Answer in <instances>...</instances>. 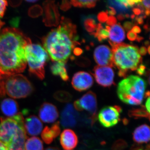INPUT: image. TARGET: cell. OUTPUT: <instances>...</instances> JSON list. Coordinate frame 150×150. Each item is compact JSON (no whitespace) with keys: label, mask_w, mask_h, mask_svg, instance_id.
<instances>
[{"label":"cell","mask_w":150,"mask_h":150,"mask_svg":"<svg viewBox=\"0 0 150 150\" xmlns=\"http://www.w3.org/2000/svg\"><path fill=\"white\" fill-rule=\"evenodd\" d=\"M127 36L129 40L134 41L137 39V34L130 30L127 33Z\"/></svg>","instance_id":"37"},{"label":"cell","mask_w":150,"mask_h":150,"mask_svg":"<svg viewBox=\"0 0 150 150\" xmlns=\"http://www.w3.org/2000/svg\"><path fill=\"white\" fill-rule=\"evenodd\" d=\"M79 119V115L72 105L68 104L65 106L61 115V124L64 128L74 127Z\"/></svg>","instance_id":"13"},{"label":"cell","mask_w":150,"mask_h":150,"mask_svg":"<svg viewBox=\"0 0 150 150\" xmlns=\"http://www.w3.org/2000/svg\"><path fill=\"white\" fill-rule=\"evenodd\" d=\"M93 72L96 80L100 85L108 87L114 83V73L111 67L97 66Z\"/></svg>","instance_id":"10"},{"label":"cell","mask_w":150,"mask_h":150,"mask_svg":"<svg viewBox=\"0 0 150 150\" xmlns=\"http://www.w3.org/2000/svg\"><path fill=\"white\" fill-rule=\"evenodd\" d=\"M123 17L124 16H123L122 15H119L118 16V19L122 20L123 19V18H124Z\"/></svg>","instance_id":"54"},{"label":"cell","mask_w":150,"mask_h":150,"mask_svg":"<svg viewBox=\"0 0 150 150\" xmlns=\"http://www.w3.org/2000/svg\"><path fill=\"white\" fill-rule=\"evenodd\" d=\"M4 77L0 73V97L5 95L6 93L4 88Z\"/></svg>","instance_id":"34"},{"label":"cell","mask_w":150,"mask_h":150,"mask_svg":"<svg viewBox=\"0 0 150 150\" xmlns=\"http://www.w3.org/2000/svg\"><path fill=\"white\" fill-rule=\"evenodd\" d=\"M43 14V9L38 5L32 6L28 10V15L33 18L38 17Z\"/></svg>","instance_id":"29"},{"label":"cell","mask_w":150,"mask_h":150,"mask_svg":"<svg viewBox=\"0 0 150 150\" xmlns=\"http://www.w3.org/2000/svg\"><path fill=\"white\" fill-rule=\"evenodd\" d=\"M94 58L100 67L114 66L112 50L106 45H100L96 48L94 52Z\"/></svg>","instance_id":"12"},{"label":"cell","mask_w":150,"mask_h":150,"mask_svg":"<svg viewBox=\"0 0 150 150\" xmlns=\"http://www.w3.org/2000/svg\"><path fill=\"white\" fill-rule=\"evenodd\" d=\"M146 84L142 78L131 75L118 83L117 94L122 102L132 105L142 104Z\"/></svg>","instance_id":"4"},{"label":"cell","mask_w":150,"mask_h":150,"mask_svg":"<svg viewBox=\"0 0 150 150\" xmlns=\"http://www.w3.org/2000/svg\"><path fill=\"white\" fill-rule=\"evenodd\" d=\"M39 116L44 123H54L59 117V111L54 105L48 103H44L39 109Z\"/></svg>","instance_id":"15"},{"label":"cell","mask_w":150,"mask_h":150,"mask_svg":"<svg viewBox=\"0 0 150 150\" xmlns=\"http://www.w3.org/2000/svg\"><path fill=\"white\" fill-rule=\"evenodd\" d=\"M123 26H124V28H125V29L126 30H128L131 29L132 26V24L131 23L129 22H126L125 23Z\"/></svg>","instance_id":"44"},{"label":"cell","mask_w":150,"mask_h":150,"mask_svg":"<svg viewBox=\"0 0 150 150\" xmlns=\"http://www.w3.org/2000/svg\"><path fill=\"white\" fill-rule=\"evenodd\" d=\"M25 146V150H43V143L38 137H33L28 139Z\"/></svg>","instance_id":"26"},{"label":"cell","mask_w":150,"mask_h":150,"mask_svg":"<svg viewBox=\"0 0 150 150\" xmlns=\"http://www.w3.org/2000/svg\"><path fill=\"white\" fill-rule=\"evenodd\" d=\"M115 13H116V12H115V11L113 8L111 7H109V13L110 15H115Z\"/></svg>","instance_id":"49"},{"label":"cell","mask_w":150,"mask_h":150,"mask_svg":"<svg viewBox=\"0 0 150 150\" xmlns=\"http://www.w3.org/2000/svg\"><path fill=\"white\" fill-rule=\"evenodd\" d=\"M150 127L147 124L136 128L133 134V140L138 144L147 143L150 140Z\"/></svg>","instance_id":"21"},{"label":"cell","mask_w":150,"mask_h":150,"mask_svg":"<svg viewBox=\"0 0 150 150\" xmlns=\"http://www.w3.org/2000/svg\"><path fill=\"white\" fill-rule=\"evenodd\" d=\"M1 26H0V30H1Z\"/></svg>","instance_id":"57"},{"label":"cell","mask_w":150,"mask_h":150,"mask_svg":"<svg viewBox=\"0 0 150 150\" xmlns=\"http://www.w3.org/2000/svg\"><path fill=\"white\" fill-rule=\"evenodd\" d=\"M70 7L69 3H68L67 1H64L61 6V8L63 10L65 11L69 8Z\"/></svg>","instance_id":"41"},{"label":"cell","mask_w":150,"mask_h":150,"mask_svg":"<svg viewBox=\"0 0 150 150\" xmlns=\"http://www.w3.org/2000/svg\"><path fill=\"white\" fill-rule=\"evenodd\" d=\"M128 147L127 142L123 139L116 140L111 147L112 150H123Z\"/></svg>","instance_id":"31"},{"label":"cell","mask_w":150,"mask_h":150,"mask_svg":"<svg viewBox=\"0 0 150 150\" xmlns=\"http://www.w3.org/2000/svg\"><path fill=\"white\" fill-rule=\"evenodd\" d=\"M145 147L139 144H134L131 146L130 150H145Z\"/></svg>","instance_id":"38"},{"label":"cell","mask_w":150,"mask_h":150,"mask_svg":"<svg viewBox=\"0 0 150 150\" xmlns=\"http://www.w3.org/2000/svg\"><path fill=\"white\" fill-rule=\"evenodd\" d=\"M4 88L6 94L14 98L27 97L33 91V86L27 78L21 74L4 76Z\"/></svg>","instance_id":"6"},{"label":"cell","mask_w":150,"mask_h":150,"mask_svg":"<svg viewBox=\"0 0 150 150\" xmlns=\"http://www.w3.org/2000/svg\"><path fill=\"white\" fill-rule=\"evenodd\" d=\"M31 40L16 28L0 32V73L9 76L22 73L27 65L25 47Z\"/></svg>","instance_id":"1"},{"label":"cell","mask_w":150,"mask_h":150,"mask_svg":"<svg viewBox=\"0 0 150 150\" xmlns=\"http://www.w3.org/2000/svg\"><path fill=\"white\" fill-rule=\"evenodd\" d=\"M150 96L148 97L147 99L146 100V103H145V106L146 109L148 111V112L150 113Z\"/></svg>","instance_id":"45"},{"label":"cell","mask_w":150,"mask_h":150,"mask_svg":"<svg viewBox=\"0 0 150 150\" xmlns=\"http://www.w3.org/2000/svg\"><path fill=\"white\" fill-rule=\"evenodd\" d=\"M149 113L144 106H142L139 108H134L129 110L128 115L129 117L134 119L146 118L150 120Z\"/></svg>","instance_id":"25"},{"label":"cell","mask_w":150,"mask_h":150,"mask_svg":"<svg viewBox=\"0 0 150 150\" xmlns=\"http://www.w3.org/2000/svg\"><path fill=\"white\" fill-rule=\"evenodd\" d=\"M147 52V49L145 47H142V48H140L139 50L140 55H142V56L145 55L146 54Z\"/></svg>","instance_id":"48"},{"label":"cell","mask_w":150,"mask_h":150,"mask_svg":"<svg viewBox=\"0 0 150 150\" xmlns=\"http://www.w3.org/2000/svg\"><path fill=\"white\" fill-rule=\"evenodd\" d=\"M141 4L143 6L146 10L149 11L150 10V1H141Z\"/></svg>","instance_id":"42"},{"label":"cell","mask_w":150,"mask_h":150,"mask_svg":"<svg viewBox=\"0 0 150 150\" xmlns=\"http://www.w3.org/2000/svg\"><path fill=\"white\" fill-rule=\"evenodd\" d=\"M54 98L59 102L68 103L71 100L72 96L71 94L67 91H60L56 92L54 93Z\"/></svg>","instance_id":"28"},{"label":"cell","mask_w":150,"mask_h":150,"mask_svg":"<svg viewBox=\"0 0 150 150\" xmlns=\"http://www.w3.org/2000/svg\"><path fill=\"white\" fill-rule=\"evenodd\" d=\"M148 52H149V54H150V46H149L148 47Z\"/></svg>","instance_id":"56"},{"label":"cell","mask_w":150,"mask_h":150,"mask_svg":"<svg viewBox=\"0 0 150 150\" xmlns=\"http://www.w3.org/2000/svg\"><path fill=\"white\" fill-rule=\"evenodd\" d=\"M51 72L56 76H60L63 80L67 81L69 77L65 67V63L61 62H54L51 67Z\"/></svg>","instance_id":"23"},{"label":"cell","mask_w":150,"mask_h":150,"mask_svg":"<svg viewBox=\"0 0 150 150\" xmlns=\"http://www.w3.org/2000/svg\"><path fill=\"white\" fill-rule=\"evenodd\" d=\"M116 22H117V19L115 17L112 16L108 17L107 21H106L107 24L108 25H110V26H112V25L116 24Z\"/></svg>","instance_id":"36"},{"label":"cell","mask_w":150,"mask_h":150,"mask_svg":"<svg viewBox=\"0 0 150 150\" xmlns=\"http://www.w3.org/2000/svg\"><path fill=\"white\" fill-rule=\"evenodd\" d=\"M108 18V17L107 13L105 12H100L98 16V19L101 23H104L107 21Z\"/></svg>","instance_id":"35"},{"label":"cell","mask_w":150,"mask_h":150,"mask_svg":"<svg viewBox=\"0 0 150 150\" xmlns=\"http://www.w3.org/2000/svg\"><path fill=\"white\" fill-rule=\"evenodd\" d=\"M7 5V1L0 0V19L4 16Z\"/></svg>","instance_id":"33"},{"label":"cell","mask_w":150,"mask_h":150,"mask_svg":"<svg viewBox=\"0 0 150 150\" xmlns=\"http://www.w3.org/2000/svg\"><path fill=\"white\" fill-rule=\"evenodd\" d=\"M59 124V122H57L51 127L46 126L43 129L41 134V138L46 144H51L60 134L61 129Z\"/></svg>","instance_id":"22"},{"label":"cell","mask_w":150,"mask_h":150,"mask_svg":"<svg viewBox=\"0 0 150 150\" xmlns=\"http://www.w3.org/2000/svg\"><path fill=\"white\" fill-rule=\"evenodd\" d=\"M43 22L46 26H56L59 24V15L53 1H46L43 4Z\"/></svg>","instance_id":"11"},{"label":"cell","mask_w":150,"mask_h":150,"mask_svg":"<svg viewBox=\"0 0 150 150\" xmlns=\"http://www.w3.org/2000/svg\"><path fill=\"white\" fill-rule=\"evenodd\" d=\"M1 109L3 114L8 117H14L18 114L17 103L11 98H5L1 103Z\"/></svg>","instance_id":"20"},{"label":"cell","mask_w":150,"mask_h":150,"mask_svg":"<svg viewBox=\"0 0 150 150\" xmlns=\"http://www.w3.org/2000/svg\"><path fill=\"white\" fill-rule=\"evenodd\" d=\"M113 63L119 70L120 77L126 76L129 71H135L142 62L139 50L137 46L121 43L112 46Z\"/></svg>","instance_id":"3"},{"label":"cell","mask_w":150,"mask_h":150,"mask_svg":"<svg viewBox=\"0 0 150 150\" xmlns=\"http://www.w3.org/2000/svg\"><path fill=\"white\" fill-rule=\"evenodd\" d=\"M24 127L25 132L30 136H38L43 129L42 122L37 117L31 115L24 120Z\"/></svg>","instance_id":"16"},{"label":"cell","mask_w":150,"mask_h":150,"mask_svg":"<svg viewBox=\"0 0 150 150\" xmlns=\"http://www.w3.org/2000/svg\"><path fill=\"white\" fill-rule=\"evenodd\" d=\"M26 2L28 3H35L37 1L36 0H29V1H26Z\"/></svg>","instance_id":"53"},{"label":"cell","mask_w":150,"mask_h":150,"mask_svg":"<svg viewBox=\"0 0 150 150\" xmlns=\"http://www.w3.org/2000/svg\"><path fill=\"white\" fill-rule=\"evenodd\" d=\"M132 32L136 33H139L141 32V28L138 26H135L132 28V30H131Z\"/></svg>","instance_id":"46"},{"label":"cell","mask_w":150,"mask_h":150,"mask_svg":"<svg viewBox=\"0 0 150 150\" xmlns=\"http://www.w3.org/2000/svg\"><path fill=\"white\" fill-rule=\"evenodd\" d=\"M96 1H72L71 3L76 7H85L87 8L94 7L96 5Z\"/></svg>","instance_id":"30"},{"label":"cell","mask_w":150,"mask_h":150,"mask_svg":"<svg viewBox=\"0 0 150 150\" xmlns=\"http://www.w3.org/2000/svg\"><path fill=\"white\" fill-rule=\"evenodd\" d=\"M108 37L109 42L112 46L121 43L125 39V32L121 25L116 23L110 27Z\"/></svg>","instance_id":"19"},{"label":"cell","mask_w":150,"mask_h":150,"mask_svg":"<svg viewBox=\"0 0 150 150\" xmlns=\"http://www.w3.org/2000/svg\"><path fill=\"white\" fill-rule=\"evenodd\" d=\"M24 126L23 114L19 113L11 118H0V142L5 146L10 143L19 129Z\"/></svg>","instance_id":"7"},{"label":"cell","mask_w":150,"mask_h":150,"mask_svg":"<svg viewBox=\"0 0 150 150\" xmlns=\"http://www.w3.org/2000/svg\"><path fill=\"white\" fill-rule=\"evenodd\" d=\"M45 150H60L58 148L55 147H49L47 148Z\"/></svg>","instance_id":"52"},{"label":"cell","mask_w":150,"mask_h":150,"mask_svg":"<svg viewBox=\"0 0 150 150\" xmlns=\"http://www.w3.org/2000/svg\"><path fill=\"white\" fill-rule=\"evenodd\" d=\"M122 111V108L118 105L106 106L100 111L98 118L103 127L110 128L118 124L120 121Z\"/></svg>","instance_id":"9"},{"label":"cell","mask_w":150,"mask_h":150,"mask_svg":"<svg viewBox=\"0 0 150 150\" xmlns=\"http://www.w3.org/2000/svg\"><path fill=\"white\" fill-rule=\"evenodd\" d=\"M74 108L77 111H85L88 113V118L93 123L96 120L97 100L95 94L88 91L74 103Z\"/></svg>","instance_id":"8"},{"label":"cell","mask_w":150,"mask_h":150,"mask_svg":"<svg viewBox=\"0 0 150 150\" xmlns=\"http://www.w3.org/2000/svg\"><path fill=\"white\" fill-rule=\"evenodd\" d=\"M60 143L64 149L69 150L76 147L78 144V138L76 133L70 129H65L60 136Z\"/></svg>","instance_id":"17"},{"label":"cell","mask_w":150,"mask_h":150,"mask_svg":"<svg viewBox=\"0 0 150 150\" xmlns=\"http://www.w3.org/2000/svg\"><path fill=\"white\" fill-rule=\"evenodd\" d=\"M0 150H7L6 147L0 142Z\"/></svg>","instance_id":"51"},{"label":"cell","mask_w":150,"mask_h":150,"mask_svg":"<svg viewBox=\"0 0 150 150\" xmlns=\"http://www.w3.org/2000/svg\"><path fill=\"white\" fill-rule=\"evenodd\" d=\"M145 150H150L149 144H148V145H147L145 147Z\"/></svg>","instance_id":"55"},{"label":"cell","mask_w":150,"mask_h":150,"mask_svg":"<svg viewBox=\"0 0 150 150\" xmlns=\"http://www.w3.org/2000/svg\"><path fill=\"white\" fill-rule=\"evenodd\" d=\"M139 2V1L120 0L108 1V2L110 5L116 8L118 10L121 12H126L135 4H137Z\"/></svg>","instance_id":"24"},{"label":"cell","mask_w":150,"mask_h":150,"mask_svg":"<svg viewBox=\"0 0 150 150\" xmlns=\"http://www.w3.org/2000/svg\"><path fill=\"white\" fill-rule=\"evenodd\" d=\"M74 53L76 56H79L83 53V51L81 48H75L74 50Z\"/></svg>","instance_id":"47"},{"label":"cell","mask_w":150,"mask_h":150,"mask_svg":"<svg viewBox=\"0 0 150 150\" xmlns=\"http://www.w3.org/2000/svg\"><path fill=\"white\" fill-rule=\"evenodd\" d=\"M26 138V132L24 126H23L6 148L7 150H25V145Z\"/></svg>","instance_id":"18"},{"label":"cell","mask_w":150,"mask_h":150,"mask_svg":"<svg viewBox=\"0 0 150 150\" xmlns=\"http://www.w3.org/2000/svg\"><path fill=\"white\" fill-rule=\"evenodd\" d=\"M25 58L30 72L41 80L45 78V66L48 55L45 49L39 44L32 42L25 47Z\"/></svg>","instance_id":"5"},{"label":"cell","mask_w":150,"mask_h":150,"mask_svg":"<svg viewBox=\"0 0 150 150\" xmlns=\"http://www.w3.org/2000/svg\"><path fill=\"white\" fill-rule=\"evenodd\" d=\"M84 26L87 30L90 32L95 30L97 27L95 20L91 18L86 20L84 22Z\"/></svg>","instance_id":"32"},{"label":"cell","mask_w":150,"mask_h":150,"mask_svg":"<svg viewBox=\"0 0 150 150\" xmlns=\"http://www.w3.org/2000/svg\"><path fill=\"white\" fill-rule=\"evenodd\" d=\"M145 69H146V67H145L144 65H140L139 68L137 69V72L140 75H143L145 72Z\"/></svg>","instance_id":"40"},{"label":"cell","mask_w":150,"mask_h":150,"mask_svg":"<svg viewBox=\"0 0 150 150\" xmlns=\"http://www.w3.org/2000/svg\"><path fill=\"white\" fill-rule=\"evenodd\" d=\"M21 2L22 1H21V0H17V1L11 0V1H9L10 5L13 7H16L18 6H19L20 5Z\"/></svg>","instance_id":"39"},{"label":"cell","mask_w":150,"mask_h":150,"mask_svg":"<svg viewBox=\"0 0 150 150\" xmlns=\"http://www.w3.org/2000/svg\"><path fill=\"white\" fill-rule=\"evenodd\" d=\"M109 26H106L105 28H103L102 25L99 24L97 27L95 35L97 37L99 41L106 40L109 36Z\"/></svg>","instance_id":"27"},{"label":"cell","mask_w":150,"mask_h":150,"mask_svg":"<svg viewBox=\"0 0 150 150\" xmlns=\"http://www.w3.org/2000/svg\"><path fill=\"white\" fill-rule=\"evenodd\" d=\"M19 22V19L16 18H13L12 20H11V24L13 26H17Z\"/></svg>","instance_id":"43"},{"label":"cell","mask_w":150,"mask_h":150,"mask_svg":"<svg viewBox=\"0 0 150 150\" xmlns=\"http://www.w3.org/2000/svg\"><path fill=\"white\" fill-rule=\"evenodd\" d=\"M93 83L92 76L88 73L85 71L76 73L72 80L73 88L79 91H84L90 88Z\"/></svg>","instance_id":"14"},{"label":"cell","mask_w":150,"mask_h":150,"mask_svg":"<svg viewBox=\"0 0 150 150\" xmlns=\"http://www.w3.org/2000/svg\"><path fill=\"white\" fill-rule=\"evenodd\" d=\"M134 12L135 14L139 15L141 13V10L138 8H134Z\"/></svg>","instance_id":"50"},{"label":"cell","mask_w":150,"mask_h":150,"mask_svg":"<svg viewBox=\"0 0 150 150\" xmlns=\"http://www.w3.org/2000/svg\"><path fill=\"white\" fill-rule=\"evenodd\" d=\"M75 32L74 25L62 18L61 24L43 38L44 48L52 61L66 63L74 46L73 40Z\"/></svg>","instance_id":"2"}]
</instances>
